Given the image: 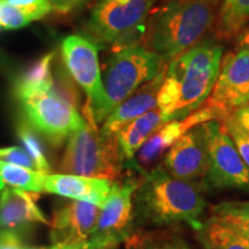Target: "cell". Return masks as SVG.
<instances>
[{"label": "cell", "instance_id": "d590c367", "mask_svg": "<svg viewBox=\"0 0 249 249\" xmlns=\"http://www.w3.org/2000/svg\"><path fill=\"white\" fill-rule=\"evenodd\" d=\"M103 1H113V2H118V4H127V2L130 1V0H103Z\"/></svg>", "mask_w": 249, "mask_h": 249}, {"label": "cell", "instance_id": "7c38bea8", "mask_svg": "<svg viewBox=\"0 0 249 249\" xmlns=\"http://www.w3.org/2000/svg\"><path fill=\"white\" fill-rule=\"evenodd\" d=\"M101 207L81 201L61 202L54 208L50 223L52 245L89 249L88 241L95 230Z\"/></svg>", "mask_w": 249, "mask_h": 249}, {"label": "cell", "instance_id": "5b68a950", "mask_svg": "<svg viewBox=\"0 0 249 249\" xmlns=\"http://www.w3.org/2000/svg\"><path fill=\"white\" fill-rule=\"evenodd\" d=\"M61 49L68 71L86 92L83 117L101 127L111 113V107L103 85L98 46L85 37L71 35L64 39Z\"/></svg>", "mask_w": 249, "mask_h": 249}, {"label": "cell", "instance_id": "8fae6325", "mask_svg": "<svg viewBox=\"0 0 249 249\" xmlns=\"http://www.w3.org/2000/svg\"><path fill=\"white\" fill-rule=\"evenodd\" d=\"M246 104H249V51L238 48L223 58L213 91L203 105L222 121Z\"/></svg>", "mask_w": 249, "mask_h": 249}, {"label": "cell", "instance_id": "74e56055", "mask_svg": "<svg viewBox=\"0 0 249 249\" xmlns=\"http://www.w3.org/2000/svg\"><path fill=\"white\" fill-rule=\"evenodd\" d=\"M204 1H207L208 4H210L211 6H214V5H217L220 0H204Z\"/></svg>", "mask_w": 249, "mask_h": 249}, {"label": "cell", "instance_id": "836d02e7", "mask_svg": "<svg viewBox=\"0 0 249 249\" xmlns=\"http://www.w3.org/2000/svg\"><path fill=\"white\" fill-rule=\"evenodd\" d=\"M236 43H238V48L247 49L249 51V28L242 30L241 33L238 34V39H236Z\"/></svg>", "mask_w": 249, "mask_h": 249}, {"label": "cell", "instance_id": "6da1fadb", "mask_svg": "<svg viewBox=\"0 0 249 249\" xmlns=\"http://www.w3.org/2000/svg\"><path fill=\"white\" fill-rule=\"evenodd\" d=\"M202 188L171 176L161 165L141 174L134 194V226L166 229L187 224L197 230L205 209Z\"/></svg>", "mask_w": 249, "mask_h": 249}, {"label": "cell", "instance_id": "9a60e30c", "mask_svg": "<svg viewBox=\"0 0 249 249\" xmlns=\"http://www.w3.org/2000/svg\"><path fill=\"white\" fill-rule=\"evenodd\" d=\"M38 193L4 187L0 189V227L6 231H18L30 225L50 226L48 218L37 205Z\"/></svg>", "mask_w": 249, "mask_h": 249}, {"label": "cell", "instance_id": "603a6c76", "mask_svg": "<svg viewBox=\"0 0 249 249\" xmlns=\"http://www.w3.org/2000/svg\"><path fill=\"white\" fill-rule=\"evenodd\" d=\"M232 225L249 241V200L227 201L213 207V213Z\"/></svg>", "mask_w": 249, "mask_h": 249}, {"label": "cell", "instance_id": "ffe728a7", "mask_svg": "<svg viewBox=\"0 0 249 249\" xmlns=\"http://www.w3.org/2000/svg\"><path fill=\"white\" fill-rule=\"evenodd\" d=\"M54 53H48L27 68L14 82V93L18 101L40 92L50 91L54 86L52 61Z\"/></svg>", "mask_w": 249, "mask_h": 249}, {"label": "cell", "instance_id": "52a82bcc", "mask_svg": "<svg viewBox=\"0 0 249 249\" xmlns=\"http://www.w3.org/2000/svg\"><path fill=\"white\" fill-rule=\"evenodd\" d=\"M208 169L201 188L204 192L225 189L249 191V169L219 120L203 124Z\"/></svg>", "mask_w": 249, "mask_h": 249}, {"label": "cell", "instance_id": "ac0fdd59", "mask_svg": "<svg viewBox=\"0 0 249 249\" xmlns=\"http://www.w3.org/2000/svg\"><path fill=\"white\" fill-rule=\"evenodd\" d=\"M165 123L166 121L161 111L156 107L148 113L139 117L138 119L130 121L116 134L118 145L126 166L132 161L143 143Z\"/></svg>", "mask_w": 249, "mask_h": 249}, {"label": "cell", "instance_id": "4316f807", "mask_svg": "<svg viewBox=\"0 0 249 249\" xmlns=\"http://www.w3.org/2000/svg\"><path fill=\"white\" fill-rule=\"evenodd\" d=\"M5 1L20 9L30 22L40 20L52 11L50 0H5Z\"/></svg>", "mask_w": 249, "mask_h": 249}, {"label": "cell", "instance_id": "d6a6232c", "mask_svg": "<svg viewBox=\"0 0 249 249\" xmlns=\"http://www.w3.org/2000/svg\"><path fill=\"white\" fill-rule=\"evenodd\" d=\"M124 249H144V247H143L141 233H134L128 240L124 241Z\"/></svg>", "mask_w": 249, "mask_h": 249}, {"label": "cell", "instance_id": "30bf717a", "mask_svg": "<svg viewBox=\"0 0 249 249\" xmlns=\"http://www.w3.org/2000/svg\"><path fill=\"white\" fill-rule=\"evenodd\" d=\"M157 0H130L127 4L103 1L92 9L87 29L101 43L126 44L132 42L145 22L152 6Z\"/></svg>", "mask_w": 249, "mask_h": 249}, {"label": "cell", "instance_id": "e575fe53", "mask_svg": "<svg viewBox=\"0 0 249 249\" xmlns=\"http://www.w3.org/2000/svg\"><path fill=\"white\" fill-rule=\"evenodd\" d=\"M23 249H75V248L64 247V246H58V245H52L51 247H28V246H24Z\"/></svg>", "mask_w": 249, "mask_h": 249}, {"label": "cell", "instance_id": "cb8c5ba5", "mask_svg": "<svg viewBox=\"0 0 249 249\" xmlns=\"http://www.w3.org/2000/svg\"><path fill=\"white\" fill-rule=\"evenodd\" d=\"M18 135L22 142L24 150H26L33 160L37 165V170L39 172L51 173V166L46 158L44 148L42 141L37 135L35 129L28 124V121H21L18 124Z\"/></svg>", "mask_w": 249, "mask_h": 249}, {"label": "cell", "instance_id": "4fadbf2b", "mask_svg": "<svg viewBox=\"0 0 249 249\" xmlns=\"http://www.w3.org/2000/svg\"><path fill=\"white\" fill-rule=\"evenodd\" d=\"M210 120H218L217 114L210 107H200L183 119L171 120L161 124L139 149L129 165L136 173L143 174L160 165L170 148L189 129Z\"/></svg>", "mask_w": 249, "mask_h": 249}, {"label": "cell", "instance_id": "d6986e66", "mask_svg": "<svg viewBox=\"0 0 249 249\" xmlns=\"http://www.w3.org/2000/svg\"><path fill=\"white\" fill-rule=\"evenodd\" d=\"M195 232L203 249H249V241L240 232L213 213Z\"/></svg>", "mask_w": 249, "mask_h": 249}, {"label": "cell", "instance_id": "7402d4cb", "mask_svg": "<svg viewBox=\"0 0 249 249\" xmlns=\"http://www.w3.org/2000/svg\"><path fill=\"white\" fill-rule=\"evenodd\" d=\"M249 21V0H224L218 18V33L231 37L240 33Z\"/></svg>", "mask_w": 249, "mask_h": 249}, {"label": "cell", "instance_id": "ba28073f", "mask_svg": "<svg viewBox=\"0 0 249 249\" xmlns=\"http://www.w3.org/2000/svg\"><path fill=\"white\" fill-rule=\"evenodd\" d=\"M141 174L127 171L113 183L107 201L101 208L97 224L88 241L89 249H101L121 244L135 232L134 226V194Z\"/></svg>", "mask_w": 249, "mask_h": 249}, {"label": "cell", "instance_id": "f1b7e54d", "mask_svg": "<svg viewBox=\"0 0 249 249\" xmlns=\"http://www.w3.org/2000/svg\"><path fill=\"white\" fill-rule=\"evenodd\" d=\"M0 160L6 161V163L18 165V166L26 167V169L38 171L37 165L33 158L26 150L20 147H8L0 148Z\"/></svg>", "mask_w": 249, "mask_h": 249}, {"label": "cell", "instance_id": "83f0119b", "mask_svg": "<svg viewBox=\"0 0 249 249\" xmlns=\"http://www.w3.org/2000/svg\"><path fill=\"white\" fill-rule=\"evenodd\" d=\"M30 21L20 9L0 0V30H14L28 26Z\"/></svg>", "mask_w": 249, "mask_h": 249}, {"label": "cell", "instance_id": "2e32d148", "mask_svg": "<svg viewBox=\"0 0 249 249\" xmlns=\"http://www.w3.org/2000/svg\"><path fill=\"white\" fill-rule=\"evenodd\" d=\"M114 181L66 173H48L44 192L103 207L110 196Z\"/></svg>", "mask_w": 249, "mask_h": 249}, {"label": "cell", "instance_id": "f546056e", "mask_svg": "<svg viewBox=\"0 0 249 249\" xmlns=\"http://www.w3.org/2000/svg\"><path fill=\"white\" fill-rule=\"evenodd\" d=\"M24 244L17 234V232L6 231L0 232V249H23Z\"/></svg>", "mask_w": 249, "mask_h": 249}, {"label": "cell", "instance_id": "484cf974", "mask_svg": "<svg viewBox=\"0 0 249 249\" xmlns=\"http://www.w3.org/2000/svg\"><path fill=\"white\" fill-rule=\"evenodd\" d=\"M222 124L224 128L229 134V136L234 143L236 150H238L239 155H240L241 160H244V163L247 165L249 169V134L245 132L244 129L239 126L238 123L234 120L231 114L227 116L225 119H223Z\"/></svg>", "mask_w": 249, "mask_h": 249}, {"label": "cell", "instance_id": "7a4b0ae2", "mask_svg": "<svg viewBox=\"0 0 249 249\" xmlns=\"http://www.w3.org/2000/svg\"><path fill=\"white\" fill-rule=\"evenodd\" d=\"M222 59L223 46L204 40L170 61L157 97L166 123L183 119L207 102Z\"/></svg>", "mask_w": 249, "mask_h": 249}, {"label": "cell", "instance_id": "d4e9b609", "mask_svg": "<svg viewBox=\"0 0 249 249\" xmlns=\"http://www.w3.org/2000/svg\"><path fill=\"white\" fill-rule=\"evenodd\" d=\"M144 249H193L181 232L172 227L141 233Z\"/></svg>", "mask_w": 249, "mask_h": 249}, {"label": "cell", "instance_id": "8d00e7d4", "mask_svg": "<svg viewBox=\"0 0 249 249\" xmlns=\"http://www.w3.org/2000/svg\"><path fill=\"white\" fill-rule=\"evenodd\" d=\"M101 249H119V244H114V245L107 246V247H103Z\"/></svg>", "mask_w": 249, "mask_h": 249}, {"label": "cell", "instance_id": "5bb4252c", "mask_svg": "<svg viewBox=\"0 0 249 249\" xmlns=\"http://www.w3.org/2000/svg\"><path fill=\"white\" fill-rule=\"evenodd\" d=\"M161 166L171 176L201 187L208 169V151L203 124L189 129L164 156Z\"/></svg>", "mask_w": 249, "mask_h": 249}, {"label": "cell", "instance_id": "e0dca14e", "mask_svg": "<svg viewBox=\"0 0 249 249\" xmlns=\"http://www.w3.org/2000/svg\"><path fill=\"white\" fill-rule=\"evenodd\" d=\"M164 73L165 71L140 87L136 91L117 105L99 127L102 133L105 135L116 136V134L130 121L138 119L139 117L157 107V97L164 80Z\"/></svg>", "mask_w": 249, "mask_h": 249}, {"label": "cell", "instance_id": "1f68e13d", "mask_svg": "<svg viewBox=\"0 0 249 249\" xmlns=\"http://www.w3.org/2000/svg\"><path fill=\"white\" fill-rule=\"evenodd\" d=\"M231 116L234 118L239 126L249 134V104L236 108L234 112H232Z\"/></svg>", "mask_w": 249, "mask_h": 249}, {"label": "cell", "instance_id": "44dd1931", "mask_svg": "<svg viewBox=\"0 0 249 249\" xmlns=\"http://www.w3.org/2000/svg\"><path fill=\"white\" fill-rule=\"evenodd\" d=\"M48 173L39 172L0 160V189L4 187L27 192H44V178Z\"/></svg>", "mask_w": 249, "mask_h": 249}, {"label": "cell", "instance_id": "8992f818", "mask_svg": "<svg viewBox=\"0 0 249 249\" xmlns=\"http://www.w3.org/2000/svg\"><path fill=\"white\" fill-rule=\"evenodd\" d=\"M164 62L160 54L142 46L124 48L112 55L103 77L111 111L161 73Z\"/></svg>", "mask_w": 249, "mask_h": 249}, {"label": "cell", "instance_id": "277c9868", "mask_svg": "<svg viewBox=\"0 0 249 249\" xmlns=\"http://www.w3.org/2000/svg\"><path fill=\"white\" fill-rule=\"evenodd\" d=\"M124 167L116 136L105 135L97 124L88 120L67 140L60 163L62 173L112 181L124 176Z\"/></svg>", "mask_w": 249, "mask_h": 249}, {"label": "cell", "instance_id": "3957f363", "mask_svg": "<svg viewBox=\"0 0 249 249\" xmlns=\"http://www.w3.org/2000/svg\"><path fill=\"white\" fill-rule=\"evenodd\" d=\"M213 21V6L204 0H167L149 23L151 51L170 62L197 44Z\"/></svg>", "mask_w": 249, "mask_h": 249}, {"label": "cell", "instance_id": "4dcf8cb0", "mask_svg": "<svg viewBox=\"0 0 249 249\" xmlns=\"http://www.w3.org/2000/svg\"><path fill=\"white\" fill-rule=\"evenodd\" d=\"M89 0H50L52 9L60 14H67L80 6L85 5Z\"/></svg>", "mask_w": 249, "mask_h": 249}, {"label": "cell", "instance_id": "9c48e42d", "mask_svg": "<svg viewBox=\"0 0 249 249\" xmlns=\"http://www.w3.org/2000/svg\"><path fill=\"white\" fill-rule=\"evenodd\" d=\"M20 103L28 124L55 147L87 124L76 105L59 95L54 86L50 91L30 96Z\"/></svg>", "mask_w": 249, "mask_h": 249}]
</instances>
